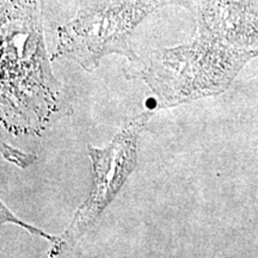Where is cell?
<instances>
[{"mask_svg":"<svg viewBox=\"0 0 258 258\" xmlns=\"http://www.w3.org/2000/svg\"><path fill=\"white\" fill-rule=\"evenodd\" d=\"M152 116L153 111H145L128 121L108 146L98 148L89 145L92 164L91 192L74 213L72 221L60 235L59 241L51 245L48 256L60 257L71 252L114 201L137 166L139 137Z\"/></svg>","mask_w":258,"mask_h":258,"instance_id":"3957f363","label":"cell"},{"mask_svg":"<svg viewBox=\"0 0 258 258\" xmlns=\"http://www.w3.org/2000/svg\"><path fill=\"white\" fill-rule=\"evenodd\" d=\"M2 153L5 160L11 161V163L23 167V169L36 160V157L32 156V154H28L21 152V151L15 150V148L10 147L8 144H5L4 141H2Z\"/></svg>","mask_w":258,"mask_h":258,"instance_id":"8992f818","label":"cell"},{"mask_svg":"<svg viewBox=\"0 0 258 258\" xmlns=\"http://www.w3.org/2000/svg\"><path fill=\"white\" fill-rule=\"evenodd\" d=\"M43 0H0V120L12 135H40L63 110L62 84L50 67Z\"/></svg>","mask_w":258,"mask_h":258,"instance_id":"6da1fadb","label":"cell"},{"mask_svg":"<svg viewBox=\"0 0 258 258\" xmlns=\"http://www.w3.org/2000/svg\"><path fill=\"white\" fill-rule=\"evenodd\" d=\"M196 24L211 28L235 47L258 54V0H191Z\"/></svg>","mask_w":258,"mask_h":258,"instance_id":"277c9868","label":"cell"},{"mask_svg":"<svg viewBox=\"0 0 258 258\" xmlns=\"http://www.w3.org/2000/svg\"><path fill=\"white\" fill-rule=\"evenodd\" d=\"M0 209H2V212H0V219H2V224L3 225L6 224V222H14L15 225H18V226H21V227L25 228V230H27L30 234L40 235V237L44 238V239L49 240L50 243H51V245L56 244L57 241H59V238L60 237H54V235L48 234L44 231H42L41 228L35 227V226H31V225H28V224H25V222H23L22 220H19L18 218H16L15 215L12 214V213L10 212L8 208H6V206L3 202H0Z\"/></svg>","mask_w":258,"mask_h":258,"instance_id":"5b68a950","label":"cell"},{"mask_svg":"<svg viewBox=\"0 0 258 258\" xmlns=\"http://www.w3.org/2000/svg\"><path fill=\"white\" fill-rule=\"evenodd\" d=\"M165 6L192 9L191 0H97L57 28L51 60H72L86 72H93L103 57L111 54L139 63L140 57L133 47L134 30Z\"/></svg>","mask_w":258,"mask_h":258,"instance_id":"7a4b0ae2","label":"cell"}]
</instances>
